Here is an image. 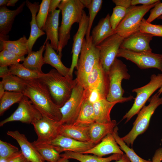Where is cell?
<instances>
[{
    "label": "cell",
    "instance_id": "1",
    "mask_svg": "<svg viewBox=\"0 0 162 162\" xmlns=\"http://www.w3.org/2000/svg\"><path fill=\"white\" fill-rule=\"evenodd\" d=\"M26 82L24 95L30 99L43 116L60 122L62 118L60 108L53 100L46 86L39 79Z\"/></svg>",
    "mask_w": 162,
    "mask_h": 162
},
{
    "label": "cell",
    "instance_id": "2",
    "mask_svg": "<svg viewBox=\"0 0 162 162\" xmlns=\"http://www.w3.org/2000/svg\"><path fill=\"white\" fill-rule=\"evenodd\" d=\"M62 12V18L59 28V46L57 52L61 58L63 49L70 38L73 25L79 23L84 8L80 0H62L58 7Z\"/></svg>",
    "mask_w": 162,
    "mask_h": 162
},
{
    "label": "cell",
    "instance_id": "3",
    "mask_svg": "<svg viewBox=\"0 0 162 162\" xmlns=\"http://www.w3.org/2000/svg\"><path fill=\"white\" fill-rule=\"evenodd\" d=\"M47 87L52 99L59 108L70 98L77 80L68 78L52 69L39 79Z\"/></svg>",
    "mask_w": 162,
    "mask_h": 162
},
{
    "label": "cell",
    "instance_id": "4",
    "mask_svg": "<svg viewBox=\"0 0 162 162\" xmlns=\"http://www.w3.org/2000/svg\"><path fill=\"white\" fill-rule=\"evenodd\" d=\"M110 84L106 99L113 102L120 101L122 103L130 100L133 96L123 97L124 92L121 83L123 79L129 80L130 75L128 73L127 66L120 60L116 58L111 66L108 73Z\"/></svg>",
    "mask_w": 162,
    "mask_h": 162
},
{
    "label": "cell",
    "instance_id": "5",
    "mask_svg": "<svg viewBox=\"0 0 162 162\" xmlns=\"http://www.w3.org/2000/svg\"><path fill=\"white\" fill-rule=\"evenodd\" d=\"M157 92L148 100L149 104L145 105L137 114L133 127L129 133L121 138L129 146H132L137 136L144 133L148 128L150 119L157 108L162 104V97Z\"/></svg>",
    "mask_w": 162,
    "mask_h": 162
},
{
    "label": "cell",
    "instance_id": "6",
    "mask_svg": "<svg viewBox=\"0 0 162 162\" xmlns=\"http://www.w3.org/2000/svg\"><path fill=\"white\" fill-rule=\"evenodd\" d=\"M99 61V50L93 43L90 35L84 38L79 58L76 69V79L84 87H86L87 77L96 63Z\"/></svg>",
    "mask_w": 162,
    "mask_h": 162
},
{
    "label": "cell",
    "instance_id": "7",
    "mask_svg": "<svg viewBox=\"0 0 162 162\" xmlns=\"http://www.w3.org/2000/svg\"><path fill=\"white\" fill-rule=\"evenodd\" d=\"M158 2L148 5L132 6L127 9L125 15L114 31V33L125 38L139 31L143 16Z\"/></svg>",
    "mask_w": 162,
    "mask_h": 162
},
{
    "label": "cell",
    "instance_id": "8",
    "mask_svg": "<svg viewBox=\"0 0 162 162\" xmlns=\"http://www.w3.org/2000/svg\"><path fill=\"white\" fill-rule=\"evenodd\" d=\"M162 86V74H152L150 82L141 87L133 89L136 93V96L131 108L123 117L122 120L126 119L127 123L134 115L137 114L152 95Z\"/></svg>",
    "mask_w": 162,
    "mask_h": 162
},
{
    "label": "cell",
    "instance_id": "9",
    "mask_svg": "<svg viewBox=\"0 0 162 162\" xmlns=\"http://www.w3.org/2000/svg\"><path fill=\"white\" fill-rule=\"evenodd\" d=\"M85 99L84 88L77 81L70 98L60 108L62 115L60 124H72L75 122Z\"/></svg>",
    "mask_w": 162,
    "mask_h": 162
},
{
    "label": "cell",
    "instance_id": "10",
    "mask_svg": "<svg viewBox=\"0 0 162 162\" xmlns=\"http://www.w3.org/2000/svg\"><path fill=\"white\" fill-rule=\"evenodd\" d=\"M122 57L136 64L142 69H157L162 72V54L152 52H135L119 49L117 57Z\"/></svg>",
    "mask_w": 162,
    "mask_h": 162
},
{
    "label": "cell",
    "instance_id": "11",
    "mask_svg": "<svg viewBox=\"0 0 162 162\" xmlns=\"http://www.w3.org/2000/svg\"><path fill=\"white\" fill-rule=\"evenodd\" d=\"M124 38L114 33L96 46L99 50V61L104 71L108 74L111 66L117 57Z\"/></svg>",
    "mask_w": 162,
    "mask_h": 162
},
{
    "label": "cell",
    "instance_id": "12",
    "mask_svg": "<svg viewBox=\"0 0 162 162\" xmlns=\"http://www.w3.org/2000/svg\"><path fill=\"white\" fill-rule=\"evenodd\" d=\"M29 99L24 95L17 109L10 116L0 122V126L8 122L16 121L32 124L41 118L42 115Z\"/></svg>",
    "mask_w": 162,
    "mask_h": 162
},
{
    "label": "cell",
    "instance_id": "13",
    "mask_svg": "<svg viewBox=\"0 0 162 162\" xmlns=\"http://www.w3.org/2000/svg\"><path fill=\"white\" fill-rule=\"evenodd\" d=\"M44 143L51 145L60 154L66 151L82 153L96 145L90 141H80L60 135L52 140Z\"/></svg>",
    "mask_w": 162,
    "mask_h": 162
},
{
    "label": "cell",
    "instance_id": "14",
    "mask_svg": "<svg viewBox=\"0 0 162 162\" xmlns=\"http://www.w3.org/2000/svg\"><path fill=\"white\" fill-rule=\"evenodd\" d=\"M109 84L108 74L104 71L99 61L88 75L87 79L86 87L84 89L95 88L99 92L103 99H106Z\"/></svg>",
    "mask_w": 162,
    "mask_h": 162
},
{
    "label": "cell",
    "instance_id": "15",
    "mask_svg": "<svg viewBox=\"0 0 162 162\" xmlns=\"http://www.w3.org/2000/svg\"><path fill=\"white\" fill-rule=\"evenodd\" d=\"M32 124L38 136L36 140L38 142H47L58 135L59 122L43 116Z\"/></svg>",
    "mask_w": 162,
    "mask_h": 162
},
{
    "label": "cell",
    "instance_id": "16",
    "mask_svg": "<svg viewBox=\"0 0 162 162\" xmlns=\"http://www.w3.org/2000/svg\"><path fill=\"white\" fill-rule=\"evenodd\" d=\"M89 16L85 11H83L82 16L79 23L77 32L73 37L72 50V61L70 68L69 75L73 79V74L75 68H76L79 55L80 54L84 37L86 35L88 25Z\"/></svg>",
    "mask_w": 162,
    "mask_h": 162
},
{
    "label": "cell",
    "instance_id": "17",
    "mask_svg": "<svg viewBox=\"0 0 162 162\" xmlns=\"http://www.w3.org/2000/svg\"><path fill=\"white\" fill-rule=\"evenodd\" d=\"M153 37L139 31L124 38L119 49L135 52H152L149 43Z\"/></svg>",
    "mask_w": 162,
    "mask_h": 162
},
{
    "label": "cell",
    "instance_id": "18",
    "mask_svg": "<svg viewBox=\"0 0 162 162\" xmlns=\"http://www.w3.org/2000/svg\"><path fill=\"white\" fill-rule=\"evenodd\" d=\"M7 134L17 141L23 155L30 162H45L32 143L28 141L24 134L18 130L8 131Z\"/></svg>",
    "mask_w": 162,
    "mask_h": 162
},
{
    "label": "cell",
    "instance_id": "19",
    "mask_svg": "<svg viewBox=\"0 0 162 162\" xmlns=\"http://www.w3.org/2000/svg\"><path fill=\"white\" fill-rule=\"evenodd\" d=\"M26 1H24L15 10H11L6 5L0 7V40H8V34L11 31L15 17L22 11Z\"/></svg>",
    "mask_w": 162,
    "mask_h": 162
},
{
    "label": "cell",
    "instance_id": "20",
    "mask_svg": "<svg viewBox=\"0 0 162 162\" xmlns=\"http://www.w3.org/2000/svg\"><path fill=\"white\" fill-rule=\"evenodd\" d=\"M61 11L59 9L56 10L49 14L45 24L42 29L46 35L45 42L50 41V45L55 50H57L59 46V19Z\"/></svg>",
    "mask_w": 162,
    "mask_h": 162
},
{
    "label": "cell",
    "instance_id": "21",
    "mask_svg": "<svg viewBox=\"0 0 162 162\" xmlns=\"http://www.w3.org/2000/svg\"><path fill=\"white\" fill-rule=\"evenodd\" d=\"M118 144L112 134H110L99 143L82 154H92L100 157L111 154H123V152Z\"/></svg>",
    "mask_w": 162,
    "mask_h": 162
},
{
    "label": "cell",
    "instance_id": "22",
    "mask_svg": "<svg viewBox=\"0 0 162 162\" xmlns=\"http://www.w3.org/2000/svg\"><path fill=\"white\" fill-rule=\"evenodd\" d=\"M26 5L30 10L32 14V20L30 22L31 31L28 41V53L32 51L34 43L37 39L45 34V33L38 27L36 20V14L38 11L40 5L38 2L32 3L28 0H26Z\"/></svg>",
    "mask_w": 162,
    "mask_h": 162
},
{
    "label": "cell",
    "instance_id": "23",
    "mask_svg": "<svg viewBox=\"0 0 162 162\" xmlns=\"http://www.w3.org/2000/svg\"><path fill=\"white\" fill-rule=\"evenodd\" d=\"M116 125L115 120L107 123L95 122L88 128L90 142L95 145L98 144L107 135L112 134Z\"/></svg>",
    "mask_w": 162,
    "mask_h": 162
},
{
    "label": "cell",
    "instance_id": "24",
    "mask_svg": "<svg viewBox=\"0 0 162 162\" xmlns=\"http://www.w3.org/2000/svg\"><path fill=\"white\" fill-rule=\"evenodd\" d=\"M108 14L102 19L93 29L91 35L93 44L96 46L114 33L110 22Z\"/></svg>",
    "mask_w": 162,
    "mask_h": 162
},
{
    "label": "cell",
    "instance_id": "25",
    "mask_svg": "<svg viewBox=\"0 0 162 162\" xmlns=\"http://www.w3.org/2000/svg\"><path fill=\"white\" fill-rule=\"evenodd\" d=\"M44 55L45 64H48L53 67L59 73L65 77L71 79L69 75L70 68L65 66L61 60V57L51 47L49 41L46 42Z\"/></svg>",
    "mask_w": 162,
    "mask_h": 162
},
{
    "label": "cell",
    "instance_id": "26",
    "mask_svg": "<svg viewBox=\"0 0 162 162\" xmlns=\"http://www.w3.org/2000/svg\"><path fill=\"white\" fill-rule=\"evenodd\" d=\"M89 127L76 126L73 124H60L58 135L82 142H89Z\"/></svg>",
    "mask_w": 162,
    "mask_h": 162
},
{
    "label": "cell",
    "instance_id": "27",
    "mask_svg": "<svg viewBox=\"0 0 162 162\" xmlns=\"http://www.w3.org/2000/svg\"><path fill=\"white\" fill-rule=\"evenodd\" d=\"M118 103H122L120 101L111 102L106 99H101L93 104L95 117V122L107 123L112 121L110 117L111 110Z\"/></svg>",
    "mask_w": 162,
    "mask_h": 162
},
{
    "label": "cell",
    "instance_id": "28",
    "mask_svg": "<svg viewBox=\"0 0 162 162\" xmlns=\"http://www.w3.org/2000/svg\"><path fill=\"white\" fill-rule=\"evenodd\" d=\"M46 43L45 41L38 50L32 51L28 53L22 64L30 70L41 74L43 73L42 67L45 63L43 54L45 50Z\"/></svg>",
    "mask_w": 162,
    "mask_h": 162
},
{
    "label": "cell",
    "instance_id": "29",
    "mask_svg": "<svg viewBox=\"0 0 162 162\" xmlns=\"http://www.w3.org/2000/svg\"><path fill=\"white\" fill-rule=\"evenodd\" d=\"M122 155L115 154L107 157L103 158L94 155H86L80 153L66 151L60 154V156L68 159H72L76 160L80 162H111L113 160H118Z\"/></svg>",
    "mask_w": 162,
    "mask_h": 162
},
{
    "label": "cell",
    "instance_id": "30",
    "mask_svg": "<svg viewBox=\"0 0 162 162\" xmlns=\"http://www.w3.org/2000/svg\"><path fill=\"white\" fill-rule=\"evenodd\" d=\"M28 41L24 35L16 40H0V51L5 50L20 56H24L28 53Z\"/></svg>",
    "mask_w": 162,
    "mask_h": 162
},
{
    "label": "cell",
    "instance_id": "31",
    "mask_svg": "<svg viewBox=\"0 0 162 162\" xmlns=\"http://www.w3.org/2000/svg\"><path fill=\"white\" fill-rule=\"evenodd\" d=\"M95 122L93 104L85 99L77 119L72 124L76 126L89 127Z\"/></svg>",
    "mask_w": 162,
    "mask_h": 162
},
{
    "label": "cell",
    "instance_id": "32",
    "mask_svg": "<svg viewBox=\"0 0 162 162\" xmlns=\"http://www.w3.org/2000/svg\"><path fill=\"white\" fill-rule=\"evenodd\" d=\"M32 143L45 161L56 162L61 158L60 153L51 145L37 140Z\"/></svg>",
    "mask_w": 162,
    "mask_h": 162
},
{
    "label": "cell",
    "instance_id": "33",
    "mask_svg": "<svg viewBox=\"0 0 162 162\" xmlns=\"http://www.w3.org/2000/svg\"><path fill=\"white\" fill-rule=\"evenodd\" d=\"M1 81L5 91L8 92L23 93L26 86L25 80L11 74L2 78Z\"/></svg>",
    "mask_w": 162,
    "mask_h": 162
},
{
    "label": "cell",
    "instance_id": "34",
    "mask_svg": "<svg viewBox=\"0 0 162 162\" xmlns=\"http://www.w3.org/2000/svg\"><path fill=\"white\" fill-rule=\"evenodd\" d=\"M9 69L10 74L26 80L39 79L45 74H41L30 70L20 63L10 66Z\"/></svg>",
    "mask_w": 162,
    "mask_h": 162
},
{
    "label": "cell",
    "instance_id": "35",
    "mask_svg": "<svg viewBox=\"0 0 162 162\" xmlns=\"http://www.w3.org/2000/svg\"><path fill=\"white\" fill-rule=\"evenodd\" d=\"M24 95L22 93L6 91L0 99V115L4 113L14 104L19 103Z\"/></svg>",
    "mask_w": 162,
    "mask_h": 162
},
{
    "label": "cell",
    "instance_id": "36",
    "mask_svg": "<svg viewBox=\"0 0 162 162\" xmlns=\"http://www.w3.org/2000/svg\"><path fill=\"white\" fill-rule=\"evenodd\" d=\"M118 128L116 126L112 134L117 144L119 146L120 149L125 153L131 162H152V161L146 160L141 158L137 155L133 149L130 148L119 136L118 132Z\"/></svg>",
    "mask_w": 162,
    "mask_h": 162
},
{
    "label": "cell",
    "instance_id": "37",
    "mask_svg": "<svg viewBox=\"0 0 162 162\" xmlns=\"http://www.w3.org/2000/svg\"><path fill=\"white\" fill-rule=\"evenodd\" d=\"M24 56H20L6 50H4L0 52V66H8L23 61Z\"/></svg>",
    "mask_w": 162,
    "mask_h": 162
},
{
    "label": "cell",
    "instance_id": "38",
    "mask_svg": "<svg viewBox=\"0 0 162 162\" xmlns=\"http://www.w3.org/2000/svg\"><path fill=\"white\" fill-rule=\"evenodd\" d=\"M102 3L103 1L102 0H92L90 7L88 9L89 11L88 25L86 35V38H88L90 36V31L94 21L101 8Z\"/></svg>",
    "mask_w": 162,
    "mask_h": 162
},
{
    "label": "cell",
    "instance_id": "39",
    "mask_svg": "<svg viewBox=\"0 0 162 162\" xmlns=\"http://www.w3.org/2000/svg\"><path fill=\"white\" fill-rule=\"evenodd\" d=\"M51 0H43L40 5L36 20L39 28L42 30L49 15V5Z\"/></svg>",
    "mask_w": 162,
    "mask_h": 162
},
{
    "label": "cell",
    "instance_id": "40",
    "mask_svg": "<svg viewBox=\"0 0 162 162\" xmlns=\"http://www.w3.org/2000/svg\"><path fill=\"white\" fill-rule=\"evenodd\" d=\"M139 30L154 36L162 37V25H156L148 23L144 18L142 20Z\"/></svg>",
    "mask_w": 162,
    "mask_h": 162
},
{
    "label": "cell",
    "instance_id": "41",
    "mask_svg": "<svg viewBox=\"0 0 162 162\" xmlns=\"http://www.w3.org/2000/svg\"><path fill=\"white\" fill-rule=\"evenodd\" d=\"M127 9L122 6H116L110 17V22L114 31L125 15Z\"/></svg>",
    "mask_w": 162,
    "mask_h": 162
},
{
    "label": "cell",
    "instance_id": "42",
    "mask_svg": "<svg viewBox=\"0 0 162 162\" xmlns=\"http://www.w3.org/2000/svg\"><path fill=\"white\" fill-rule=\"evenodd\" d=\"M19 151L16 146L0 140V160L7 159Z\"/></svg>",
    "mask_w": 162,
    "mask_h": 162
},
{
    "label": "cell",
    "instance_id": "43",
    "mask_svg": "<svg viewBox=\"0 0 162 162\" xmlns=\"http://www.w3.org/2000/svg\"><path fill=\"white\" fill-rule=\"evenodd\" d=\"M84 89L86 99L92 104L101 99H103L97 89L92 88Z\"/></svg>",
    "mask_w": 162,
    "mask_h": 162
},
{
    "label": "cell",
    "instance_id": "44",
    "mask_svg": "<svg viewBox=\"0 0 162 162\" xmlns=\"http://www.w3.org/2000/svg\"><path fill=\"white\" fill-rule=\"evenodd\" d=\"M162 15V2L160 1L151 10L150 15L146 21L147 22L151 23Z\"/></svg>",
    "mask_w": 162,
    "mask_h": 162
},
{
    "label": "cell",
    "instance_id": "45",
    "mask_svg": "<svg viewBox=\"0 0 162 162\" xmlns=\"http://www.w3.org/2000/svg\"><path fill=\"white\" fill-rule=\"evenodd\" d=\"M0 162H30L23 155L21 151L8 158L5 159L0 160Z\"/></svg>",
    "mask_w": 162,
    "mask_h": 162
},
{
    "label": "cell",
    "instance_id": "46",
    "mask_svg": "<svg viewBox=\"0 0 162 162\" xmlns=\"http://www.w3.org/2000/svg\"><path fill=\"white\" fill-rule=\"evenodd\" d=\"M159 0H131V5L136 6L138 4H142L143 5H148L158 2Z\"/></svg>",
    "mask_w": 162,
    "mask_h": 162
},
{
    "label": "cell",
    "instance_id": "47",
    "mask_svg": "<svg viewBox=\"0 0 162 162\" xmlns=\"http://www.w3.org/2000/svg\"><path fill=\"white\" fill-rule=\"evenodd\" d=\"M131 0H113L112 2L116 6L123 7L126 9L130 7L131 5Z\"/></svg>",
    "mask_w": 162,
    "mask_h": 162
},
{
    "label": "cell",
    "instance_id": "48",
    "mask_svg": "<svg viewBox=\"0 0 162 162\" xmlns=\"http://www.w3.org/2000/svg\"><path fill=\"white\" fill-rule=\"evenodd\" d=\"M162 148H159L155 151L152 158V162H161Z\"/></svg>",
    "mask_w": 162,
    "mask_h": 162
},
{
    "label": "cell",
    "instance_id": "49",
    "mask_svg": "<svg viewBox=\"0 0 162 162\" xmlns=\"http://www.w3.org/2000/svg\"><path fill=\"white\" fill-rule=\"evenodd\" d=\"M61 1V0H51L49 5V14L56 10V8L58 7Z\"/></svg>",
    "mask_w": 162,
    "mask_h": 162
},
{
    "label": "cell",
    "instance_id": "50",
    "mask_svg": "<svg viewBox=\"0 0 162 162\" xmlns=\"http://www.w3.org/2000/svg\"><path fill=\"white\" fill-rule=\"evenodd\" d=\"M10 74L8 66H0V77L3 78Z\"/></svg>",
    "mask_w": 162,
    "mask_h": 162
},
{
    "label": "cell",
    "instance_id": "51",
    "mask_svg": "<svg viewBox=\"0 0 162 162\" xmlns=\"http://www.w3.org/2000/svg\"><path fill=\"white\" fill-rule=\"evenodd\" d=\"M80 1L83 5L84 8L86 7L88 9L90 8L92 0H80Z\"/></svg>",
    "mask_w": 162,
    "mask_h": 162
},
{
    "label": "cell",
    "instance_id": "52",
    "mask_svg": "<svg viewBox=\"0 0 162 162\" xmlns=\"http://www.w3.org/2000/svg\"><path fill=\"white\" fill-rule=\"evenodd\" d=\"M116 162H131L130 160L125 154H123L121 158Z\"/></svg>",
    "mask_w": 162,
    "mask_h": 162
},
{
    "label": "cell",
    "instance_id": "53",
    "mask_svg": "<svg viewBox=\"0 0 162 162\" xmlns=\"http://www.w3.org/2000/svg\"><path fill=\"white\" fill-rule=\"evenodd\" d=\"M5 91H6L3 85L2 82L1 81L0 82V99H1L4 94Z\"/></svg>",
    "mask_w": 162,
    "mask_h": 162
},
{
    "label": "cell",
    "instance_id": "54",
    "mask_svg": "<svg viewBox=\"0 0 162 162\" xmlns=\"http://www.w3.org/2000/svg\"><path fill=\"white\" fill-rule=\"evenodd\" d=\"M18 1V0H9L6 6H14L16 3Z\"/></svg>",
    "mask_w": 162,
    "mask_h": 162
},
{
    "label": "cell",
    "instance_id": "55",
    "mask_svg": "<svg viewBox=\"0 0 162 162\" xmlns=\"http://www.w3.org/2000/svg\"><path fill=\"white\" fill-rule=\"evenodd\" d=\"M9 0H0V6L6 5Z\"/></svg>",
    "mask_w": 162,
    "mask_h": 162
},
{
    "label": "cell",
    "instance_id": "56",
    "mask_svg": "<svg viewBox=\"0 0 162 162\" xmlns=\"http://www.w3.org/2000/svg\"><path fill=\"white\" fill-rule=\"evenodd\" d=\"M56 162H69L68 159L64 158L61 157Z\"/></svg>",
    "mask_w": 162,
    "mask_h": 162
},
{
    "label": "cell",
    "instance_id": "57",
    "mask_svg": "<svg viewBox=\"0 0 162 162\" xmlns=\"http://www.w3.org/2000/svg\"><path fill=\"white\" fill-rule=\"evenodd\" d=\"M160 95V94L162 93V86L159 89L158 92H157Z\"/></svg>",
    "mask_w": 162,
    "mask_h": 162
},
{
    "label": "cell",
    "instance_id": "58",
    "mask_svg": "<svg viewBox=\"0 0 162 162\" xmlns=\"http://www.w3.org/2000/svg\"><path fill=\"white\" fill-rule=\"evenodd\" d=\"M158 19L162 20V15L160 16Z\"/></svg>",
    "mask_w": 162,
    "mask_h": 162
},
{
    "label": "cell",
    "instance_id": "59",
    "mask_svg": "<svg viewBox=\"0 0 162 162\" xmlns=\"http://www.w3.org/2000/svg\"><path fill=\"white\" fill-rule=\"evenodd\" d=\"M161 161H162V157L161 158Z\"/></svg>",
    "mask_w": 162,
    "mask_h": 162
},
{
    "label": "cell",
    "instance_id": "60",
    "mask_svg": "<svg viewBox=\"0 0 162 162\" xmlns=\"http://www.w3.org/2000/svg\"></svg>",
    "mask_w": 162,
    "mask_h": 162
}]
</instances>
